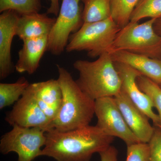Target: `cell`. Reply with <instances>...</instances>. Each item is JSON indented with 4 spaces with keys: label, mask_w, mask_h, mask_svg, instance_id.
<instances>
[{
    "label": "cell",
    "mask_w": 161,
    "mask_h": 161,
    "mask_svg": "<svg viewBox=\"0 0 161 161\" xmlns=\"http://www.w3.org/2000/svg\"><path fill=\"white\" fill-rule=\"evenodd\" d=\"M45 135L41 156L57 161H90L93 154L111 146L115 138L97 126L90 125L64 132L51 130Z\"/></svg>",
    "instance_id": "cell-1"
},
{
    "label": "cell",
    "mask_w": 161,
    "mask_h": 161,
    "mask_svg": "<svg viewBox=\"0 0 161 161\" xmlns=\"http://www.w3.org/2000/svg\"><path fill=\"white\" fill-rule=\"evenodd\" d=\"M57 68L62 103L49 130L64 132L90 125L95 115V100L81 90L68 71L58 64Z\"/></svg>",
    "instance_id": "cell-2"
},
{
    "label": "cell",
    "mask_w": 161,
    "mask_h": 161,
    "mask_svg": "<svg viewBox=\"0 0 161 161\" xmlns=\"http://www.w3.org/2000/svg\"><path fill=\"white\" fill-rule=\"evenodd\" d=\"M73 66L79 73L76 82L93 100L115 97L121 91V80L110 53H104L95 61L76 60Z\"/></svg>",
    "instance_id": "cell-3"
},
{
    "label": "cell",
    "mask_w": 161,
    "mask_h": 161,
    "mask_svg": "<svg viewBox=\"0 0 161 161\" xmlns=\"http://www.w3.org/2000/svg\"><path fill=\"white\" fill-rule=\"evenodd\" d=\"M120 29L112 17L100 22L83 23L70 37L65 50L68 53L85 51L90 58L99 57L109 53Z\"/></svg>",
    "instance_id": "cell-4"
},
{
    "label": "cell",
    "mask_w": 161,
    "mask_h": 161,
    "mask_svg": "<svg viewBox=\"0 0 161 161\" xmlns=\"http://www.w3.org/2000/svg\"><path fill=\"white\" fill-rule=\"evenodd\" d=\"M156 20L141 24L130 22L119 32L109 53L125 51L161 60V36L153 28Z\"/></svg>",
    "instance_id": "cell-5"
},
{
    "label": "cell",
    "mask_w": 161,
    "mask_h": 161,
    "mask_svg": "<svg viewBox=\"0 0 161 161\" xmlns=\"http://www.w3.org/2000/svg\"><path fill=\"white\" fill-rule=\"evenodd\" d=\"M45 132L38 127L13 126L12 130L2 136L0 151L3 154L16 153L18 161H32L41 156V147L46 143Z\"/></svg>",
    "instance_id": "cell-6"
},
{
    "label": "cell",
    "mask_w": 161,
    "mask_h": 161,
    "mask_svg": "<svg viewBox=\"0 0 161 161\" xmlns=\"http://www.w3.org/2000/svg\"><path fill=\"white\" fill-rule=\"evenodd\" d=\"M80 0H62L60 11L48 36L47 50L52 54H61L68 43L70 35L82 26Z\"/></svg>",
    "instance_id": "cell-7"
},
{
    "label": "cell",
    "mask_w": 161,
    "mask_h": 161,
    "mask_svg": "<svg viewBox=\"0 0 161 161\" xmlns=\"http://www.w3.org/2000/svg\"><path fill=\"white\" fill-rule=\"evenodd\" d=\"M95 114L96 125L108 135L120 139L127 146L140 142L127 125L115 97L95 100Z\"/></svg>",
    "instance_id": "cell-8"
},
{
    "label": "cell",
    "mask_w": 161,
    "mask_h": 161,
    "mask_svg": "<svg viewBox=\"0 0 161 161\" xmlns=\"http://www.w3.org/2000/svg\"><path fill=\"white\" fill-rule=\"evenodd\" d=\"M5 120L12 126L38 127L45 132L49 130L51 123L40 108L28 87L12 109L6 115Z\"/></svg>",
    "instance_id": "cell-9"
},
{
    "label": "cell",
    "mask_w": 161,
    "mask_h": 161,
    "mask_svg": "<svg viewBox=\"0 0 161 161\" xmlns=\"http://www.w3.org/2000/svg\"><path fill=\"white\" fill-rule=\"evenodd\" d=\"M114 63L121 80L122 89L133 103L152 121L154 126L158 128L159 119L158 115L153 112L152 101L139 88L136 83V78L142 74L128 64Z\"/></svg>",
    "instance_id": "cell-10"
},
{
    "label": "cell",
    "mask_w": 161,
    "mask_h": 161,
    "mask_svg": "<svg viewBox=\"0 0 161 161\" xmlns=\"http://www.w3.org/2000/svg\"><path fill=\"white\" fill-rule=\"evenodd\" d=\"M114 97L133 134L140 142L148 143L155 130V127L150 125L149 118L133 103L122 89Z\"/></svg>",
    "instance_id": "cell-11"
},
{
    "label": "cell",
    "mask_w": 161,
    "mask_h": 161,
    "mask_svg": "<svg viewBox=\"0 0 161 161\" xmlns=\"http://www.w3.org/2000/svg\"><path fill=\"white\" fill-rule=\"evenodd\" d=\"M0 15V78L4 79L12 72L11 47L16 36L19 15L14 10L1 13Z\"/></svg>",
    "instance_id": "cell-12"
},
{
    "label": "cell",
    "mask_w": 161,
    "mask_h": 161,
    "mask_svg": "<svg viewBox=\"0 0 161 161\" xmlns=\"http://www.w3.org/2000/svg\"><path fill=\"white\" fill-rule=\"evenodd\" d=\"M28 88L52 122L57 117L62 103V91L58 79L30 84Z\"/></svg>",
    "instance_id": "cell-13"
},
{
    "label": "cell",
    "mask_w": 161,
    "mask_h": 161,
    "mask_svg": "<svg viewBox=\"0 0 161 161\" xmlns=\"http://www.w3.org/2000/svg\"><path fill=\"white\" fill-rule=\"evenodd\" d=\"M110 53L114 62L130 65L161 86V60L125 51H117Z\"/></svg>",
    "instance_id": "cell-14"
},
{
    "label": "cell",
    "mask_w": 161,
    "mask_h": 161,
    "mask_svg": "<svg viewBox=\"0 0 161 161\" xmlns=\"http://www.w3.org/2000/svg\"><path fill=\"white\" fill-rule=\"evenodd\" d=\"M47 14L38 12L20 15L16 36L23 41L48 36L56 19L49 17Z\"/></svg>",
    "instance_id": "cell-15"
},
{
    "label": "cell",
    "mask_w": 161,
    "mask_h": 161,
    "mask_svg": "<svg viewBox=\"0 0 161 161\" xmlns=\"http://www.w3.org/2000/svg\"><path fill=\"white\" fill-rule=\"evenodd\" d=\"M47 39L48 36H44L23 41V47L19 51V59L15 66L18 73L31 75L36 72L47 50Z\"/></svg>",
    "instance_id": "cell-16"
},
{
    "label": "cell",
    "mask_w": 161,
    "mask_h": 161,
    "mask_svg": "<svg viewBox=\"0 0 161 161\" xmlns=\"http://www.w3.org/2000/svg\"><path fill=\"white\" fill-rule=\"evenodd\" d=\"M83 23L103 21L112 17L111 0H82Z\"/></svg>",
    "instance_id": "cell-17"
},
{
    "label": "cell",
    "mask_w": 161,
    "mask_h": 161,
    "mask_svg": "<svg viewBox=\"0 0 161 161\" xmlns=\"http://www.w3.org/2000/svg\"><path fill=\"white\" fill-rule=\"evenodd\" d=\"M29 84L24 78L14 83H0V109H3L17 102Z\"/></svg>",
    "instance_id": "cell-18"
},
{
    "label": "cell",
    "mask_w": 161,
    "mask_h": 161,
    "mask_svg": "<svg viewBox=\"0 0 161 161\" xmlns=\"http://www.w3.org/2000/svg\"><path fill=\"white\" fill-rule=\"evenodd\" d=\"M146 18H161V0H139L132 11L130 22L138 23Z\"/></svg>",
    "instance_id": "cell-19"
},
{
    "label": "cell",
    "mask_w": 161,
    "mask_h": 161,
    "mask_svg": "<svg viewBox=\"0 0 161 161\" xmlns=\"http://www.w3.org/2000/svg\"><path fill=\"white\" fill-rule=\"evenodd\" d=\"M139 0H111L112 17L121 29L130 22L132 11Z\"/></svg>",
    "instance_id": "cell-20"
},
{
    "label": "cell",
    "mask_w": 161,
    "mask_h": 161,
    "mask_svg": "<svg viewBox=\"0 0 161 161\" xmlns=\"http://www.w3.org/2000/svg\"><path fill=\"white\" fill-rule=\"evenodd\" d=\"M136 81L139 88L150 97L153 107L157 110L159 119L158 128L161 130V87L142 75L137 77Z\"/></svg>",
    "instance_id": "cell-21"
},
{
    "label": "cell",
    "mask_w": 161,
    "mask_h": 161,
    "mask_svg": "<svg viewBox=\"0 0 161 161\" xmlns=\"http://www.w3.org/2000/svg\"><path fill=\"white\" fill-rule=\"evenodd\" d=\"M40 0H0V12L12 10L20 15L39 12Z\"/></svg>",
    "instance_id": "cell-22"
},
{
    "label": "cell",
    "mask_w": 161,
    "mask_h": 161,
    "mask_svg": "<svg viewBox=\"0 0 161 161\" xmlns=\"http://www.w3.org/2000/svg\"><path fill=\"white\" fill-rule=\"evenodd\" d=\"M126 161H150L148 143L139 142L127 146Z\"/></svg>",
    "instance_id": "cell-23"
},
{
    "label": "cell",
    "mask_w": 161,
    "mask_h": 161,
    "mask_svg": "<svg viewBox=\"0 0 161 161\" xmlns=\"http://www.w3.org/2000/svg\"><path fill=\"white\" fill-rule=\"evenodd\" d=\"M150 161H161V130L155 127L154 132L148 143Z\"/></svg>",
    "instance_id": "cell-24"
},
{
    "label": "cell",
    "mask_w": 161,
    "mask_h": 161,
    "mask_svg": "<svg viewBox=\"0 0 161 161\" xmlns=\"http://www.w3.org/2000/svg\"><path fill=\"white\" fill-rule=\"evenodd\" d=\"M99 154L101 161H119L118 150L112 145Z\"/></svg>",
    "instance_id": "cell-25"
},
{
    "label": "cell",
    "mask_w": 161,
    "mask_h": 161,
    "mask_svg": "<svg viewBox=\"0 0 161 161\" xmlns=\"http://www.w3.org/2000/svg\"><path fill=\"white\" fill-rule=\"evenodd\" d=\"M50 1V6L47 9V14H52L58 16L60 11V1L61 0H49ZM62 1V0H61Z\"/></svg>",
    "instance_id": "cell-26"
},
{
    "label": "cell",
    "mask_w": 161,
    "mask_h": 161,
    "mask_svg": "<svg viewBox=\"0 0 161 161\" xmlns=\"http://www.w3.org/2000/svg\"><path fill=\"white\" fill-rule=\"evenodd\" d=\"M153 28L156 32L161 36V18L156 20Z\"/></svg>",
    "instance_id": "cell-27"
},
{
    "label": "cell",
    "mask_w": 161,
    "mask_h": 161,
    "mask_svg": "<svg viewBox=\"0 0 161 161\" xmlns=\"http://www.w3.org/2000/svg\"></svg>",
    "instance_id": "cell-28"
}]
</instances>
